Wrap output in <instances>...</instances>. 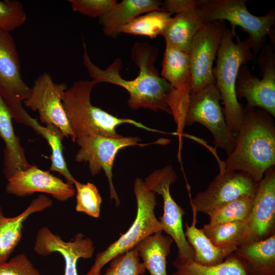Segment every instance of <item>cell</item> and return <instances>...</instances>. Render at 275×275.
I'll return each instance as SVG.
<instances>
[{"instance_id": "obj_27", "label": "cell", "mask_w": 275, "mask_h": 275, "mask_svg": "<svg viewBox=\"0 0 275 275\" xmlns=\"http://www.w3.org/2000/svg\"><path fill=\"white\" fill-rule=\"evenodd\" d=\"M203 24L196 9L189 10L172 17L162 36L166 43L189 53L193 39Z\"/></svg>"}, {"instance_id": "obj_3", "label": "cell", "mask_w": 275, "mask_h": 275, "mask_svg": "<svg viewBox=\"0 0 275 275\" xmlns=\"http://www.w3.org/2000/svg\"><path fill=\"white\" fill-rule=\"evenodd\" d=\"M97 84L94 80L79 79L74 82L64 92L62 103L70 126L76 139L88 135H97L113 138L123 136L116 127L127 123L152 132H159L135 120L118 118L91 102V94Z\"/></svg>"}, {"instance_id": "obj_24", "label": "cell", "mask_w": 275, "mask_h": 275, "mask_svg": "<svg viewBox=\"0 0 275 275\" xmlns=\"http://www.w3.org/2000/svg\"><path fill=\"white\" fill-rule=\"evenodd\" d=\"M173 242L171 236L164 235L162 231H159L148 236L135 246L150 275H168L167 258Z\"/></svg>"}, {"instance_id": "obj_8", "label": "cell", "mask_w": 275, "mask_h": 275, "mask_svg": "<svg viewBox=\"0 0 275 275\" xmlns=\"http://www.w3.org/2000/svg\"><path fill=\"white\" fill-rule=\"evenodd\" d=\"M218 90L215 84L190 94L184 126L197 122L206 127L214 138V144L228 155L235 147V139L229 130L220 104Z\"/></svg>"}, {"instance_id": "obj_1", "label": "cell", "mask_w": 275, "mask_h": 275, "mask_svg": "<svg viewBox=\"0 0 275 275\" xmlns=\"http://www.w3.org/2000/svg\"><path fill=\"white\" fill-rule=\"evenodd\" d=\"M83 47L84 65L97 84L106 82L124 88L129 94L127 103L132 109L143 108L155 112L162 111L171 114L168 101L173 87L159 75L155 66L158 54L157 47L147 42L134 43L131 57L139 68V74L135 78L127 80L120 74L122 63L120 59H116L105 69H102L92 61L85 43Z\"/></svg>"}, {"instance_id": "obj_20", "label": "cell", "mask_w": 275, "mask_h": 275, "mask_svg": "<svg viewBox=\"0 0 275 275\" xmlns=\"http://www.w3.org/2000/svg\"><path fill=\"white\" fill-rule=\"evenodd\" d=\"M12 119L8 105L0 96V138L5 146L3 173L7 179L17 171L25 169L31 166L20 139L15 133Z\"/></svg>"}, {"instance_id": "obj_12", "label": "cell", "mask_w": 275, "mask_h": 275, "mask_svg": "<svg viewBox=\"0 0 275 275\" xmlns=\"http://www.w3.org/2000/svg\"><path fill=\"white\" fill-rule=\"evenodd\" d=\"M67 88L66 83H56L49 74L43 72L35 80L30 96L23 103L32 111H38L41 123L57 126L64 137L75 142L62 103Z\"/></svg>"}, {"instance_id": "obj_14", "label": "cell", "mask_w": 275, "mask_h": 275, "mask_svg": "<svg viewBox=\"0 0 275 275\" xmlns=\"http://www.w3.org/2000/svg\"><path fill=\"white\" fill-rule=\"evenodd\" d=\"M225 29L223 21H215L204 24L195 35L189 53L191 73V94L215 83L212 74V65Z\"/></svg>"}, {"instance_id": "obj_32", "label": "cell", "mask_w": 275, "mask_h": 275, "mask_svg": "<svg viewBox=\"0 0 275 275\" xmlns=\"http://www.w3.org/2000/svg\"><path fill=\"white\" fill-rule=\"evenodd\" d=\"M111 261L105 273L99 275H143L147 270L140 262L136 246L116 256Z\"/></svg>"}, {"instance_id": "obj_22", "label": "cell", "mask_w": 275, "mask_h": 275, "mask_svg": "<svg viewBox=\"0 0 275 275\" xmlns=\"http://www.w3.org/2000/svg\"><path fill=\"white\" fill-rule=\"evenodd\" d=\"M193 221L191 225L185 224L184 234L194 252V261L203 266H212L222 262L229 255L234 253L236 247L225 248L215 246L201 229H198L197 215L198 213L191 208Z\"/></svg>"}, {"instance_id": "obj_5", "label": "cell", "mask_w": 275, "mask_h": 275, "mask_svg": "<svg viewBox=\"0 0 275 275\" xmlns=\"http://www.w3.org/2000/svg\"><path fill=\"white\" fill-rule=\"evenodd\" d=\"M246 0H198L196 11L203 24L215 21H228L231 33L237 36L236 26L240 27L248 34L246 38L255 60L261 49L266 44L268 36L274 46L275 11L270 10L262 16H256L248 10Z\"/></svg>"}, {"instance_id": "obj_6", "label": "cell", "mask_w": 275, "mask_h": 275, "mask_svg": "<svg viewBox=\"0 0 275 275\" xmlns=\"http://www.w3.org/2000/svg\"><path fill=\"white\" fill-rule=\"evenodd\" d=\"M133 191L137 203L135 219L128 230L105 250L98 253L86 275H99L103 267L116 256L135 247L148 236L162 231L161 224L155 214L157 204L155 194L148 189L144 181L135 179Z\"/></svg>"}, {"instance_id": "obj_19", "label": "cell", "mask_w": 275, "mask_h": 275, "mask_svg": "<svg viewBox=\"0 0 275 275\" xmlns=\"http://www.w3.org/2000/svg\"><path fill=\"white\" fill-rule=\"evenodd\" d=\"M53 201L44 194L34 199L19 214L8 217L0 206V264L8 260L22 237L24 223L32 214L42 212L52 206Z\"/></svg>"}, {"instance_id": "obj_35", "label": "cell", "mask_w": 275, "mask_h": 275, "mask_svg": "<svg viewBox=\"0 0 275 275\" xmlns=\"http://www.w3.org/2000/svg\"><path fill=\"white\" fill-rule=\"evenodd\" d=\"M0 275H42L28 256L20 253L0 264Z\"/></svg>"}, {"instance_id": "obj_36", "label": "cell", "mask_w": 275, "mask_h": 275, "mask_svg": "<svg viewBox=\"0 0 275 275\" xmlns=\"http://www.w3.org/2000/svg\"><path fill=\"white\" fill-rule=\"evenodd\" d=\"M197 4V0H166L162 4L161 10L172 14H177L195 9Z\"/></svg>"}, {"instance_id": "obj_30", "label": "cell", "mask_w": 275, "mask_h": 275, "mask_svg": "<svg viewBox=\"0 0 275 275\" xmlns=\"http://www.w3.org/2000/svg\"><path fill=\"white\" fill-rule=\"evenodd\" d=\"M254 194L238 198L213 209L207 214L209 224L246 221L252 209Z\"/></svg>"}, {"instance_id": "obj_26", "label": "cell", "mask_w": 275, "mask_h": 275, "mask_svg": "<svg viewBox=\"0 0 275 275\" xmlns=\"http://www.w3.org/2000/svg\"><path fill=\"white\" fill-rule=\"evenodd\" d=\"M23 124L32 128L46 140L51 153L50 171L59 173L67 183L73 185L76 179L69 171L64 156L62 141L64 136L61 130L52 124L41 125L37 119L32 118L28 113L24 115Z\"/></svg>"}, {"instance_id": "obj_16", "label": "cell", "mask_w": 275, "mask_h": 275, "mask_svg": "<svg viewBox=\"0 0 275 275\" xmlns=\"http://www.w3.org/2000/svg\"><path fill=\"white\" fill-rule=\"evenodd\" d=\"M246 223L244 244L264 240L275 234L274 166L267 170L258 183Z\"/></svg>"}, {"instance_id": "obj_9", "label": "cell", "mask_w": 275, "mask_h": 275, "mask_svg": "<svg viewBox=\"0 0 275 275\" xmlns=\"http://www.w3.org/2000/svg\"><path fill=\"white\" fill-rule=\"evenodd\" d=\"M31 91V88L22 78L14 40L10 32L0 28V96L17 123H22L26 111L22 102L29 97Z\"/></svg>"}, {"instance_id": "obj_28", "label": "cell", "mask_w": 275, "mask_h": 275, "mask_svg": "<svg viewBox=\"0 0 275 275\" xmlns=\"http://www.w3.org/2000/svg\"><path fill=\"white\" fill-rule=\"evenodd\" d=\"M216 246L238 248L243 244L247 232L246 221L205 224L201 229Z\"/></svg>"}, {"instance_id": "obj_11", "label": "cell", "mask_w": 275, "mask_h": 275, "mask_svg": "<svg viewBox=\"0 0 275 275\" xmlns=\"http://www.w3.org/2000/svg\"><path fill=\"white\" fill-rule=\"evenodd\" d=\"M141 141L138 137L113 138L97 135H88L76 139L79 148L75 156V160L88 162L92 176L103 169L108 181L110 198L115 200L116 206L120 202L113 182L112 168L115 157L119 150L125 147H143L149 144L139 143Z\"/></svg>"}, {"instance_id": "obj_18", "label": "cell", "mask_w": 275, "mask_h": 275, "mask_svg": "<svg viewBox=\"0 0 275 275\" xmlns=\"http://www.w3.org/2000/svg\"><path fill=\"white\" fill-rule=\"evenodd\" d=\"M34 250L43 257L59 253L65 262L64 275H78V260L92 258L95 247L93 241L81 233H77L72 240L66 241L48 227H43L36 235Z\"/></svg>"}, {"instance_id": "obj_4", "label": "cell", "mask_w": 275, "mask_h": 275, "mask_svg": "<svg viewBox=\"0 0 275 275\" xmlns=\"http://www.w3.org/2000/svg\"><path fill=\"white\" fill-rule=\"evenodd\" d=\"M216 66L212 69L215 85L224 105L227 126L235 138L238 134L244 109L236 94L238 70L242 64L254 60L248 40H240L230 30L225 29L217 53Z\"/></svg>"}, {"instance_id": "obj_15", "label": "cell", "mask_w": 275, "mask_h": 275, "mask_svg": "<svg viewBox=\"0 0 275 275\" xmlns=\"http://www.w3.org/2000/svg\"><path fill=\"white\" fill-rule=\"evenodd\" d=\"M161 77L173 87L168 105L175 121H184L191 89L189 54L166 43L162 64Z\"/></svg>"}, {"instance_id": "obj_13", "label": "cell", "mask_w": 275, "mask_h": 275, "mask_svg": "<svg viewBox=\"0 0 275 275\" xmlns=\"http://www.w3.org/2000/svg\"><path fill=\"white\" fill-rule=\"evenodd\" d=\"M257 184L246 173L221 169L205 190L192 199L190 197L191 208L197 213L207 214L220 206L254 195Z\"/></svg>"}, {"instance_id": "obj_25", "label": "cell", "mask_w": 275, "mask_h": 275, "mask_svg": "<svg viewBox=\"0 0 275 275\" xmlns=\"http://www.w3.org/2000/svg\"><path fill=\"white\" fill-rule=\"evenodd\" d=\"M234 253L256 275H275V234L264 240L241 245Z\"/></svg>"}, {"instance_id": "obj_33", "label": "cell", "mask_w": 275, "mask_h": 275, "mask_svg": "<svg viewBox=\"0 0 275 275\" xmlns=\"http://www.w3.org/2000/svg\"><path fill=\"white\" fill-rule=\"evenodd\" d=\"M26 20V12L19 1L0 0V28L10 32L22 26Z\"/></svg>"}, {"instance_id": "obj_29", "label": "cell", "mask_w": 275, "mask_h": 275, "mask_svg": "<svg viewBox=\"0 0 275 275\" xmlns=\"http://www.w3.org/2000/svg\"><path fill=\"white\" fill-rule=\"evenodd\" d=\"M172 14L155 10L138 16L122 27L119 32L133 35L147 36L151 39L162 35L171 20Z\"/></svg>"}, {"instance_id": "obj_34", "label": "cell", "mask_w": 275, "mask_h": 275, "mask_svg": "<svg viewBox=\"0 0 275 275\" xmlns=\"http://www.w3.org/2000/svg\"><path fill=\"white\" fill-rule=\"evenodd\" d=\"M73 11L90 17H100L117 3L116 0H69Z\"/></svg>"}, {"instance_id": "obj_17", "label": "cell", "mask_w": 275, "mask_h": 275, "mask_svg": "<svg viewBox=\"0 0 275 275\" xmlns=\"http://www.w3.org/2000/svg\"><path fill=\"white\" fill-rule=\"evenodd\" d=\"M6 192L17 197H26L36 193L50 195L58 201H66L75 194L73 185L64 182L36 165L17 171L7 179Z\"/></svg>"}, {"instance_id": "obj_7", "label": "cell", "mask_w": 275, "mask_h": 275, "mask_svg": "<svg viewBox=\"0 0 275 275\" xmlns=\"http://www.w3.org/2000/svg\"><path fill=\"white\" fill-rule=\"evenodd\" d=\"M260 74L251 73L246 64L240 67L236 82L237 98H244L246 108L260 107L275 117V50L271 44H265L258 53Z\"/></svg>"}, {"instance_id": "obj_31", "label": "cell", "mask_w": 275, "mask_h": 275, "mask_svg": "<svg viewBox=\"0 0 275 275\" xmlns=\"http://www.w3.org/2000/svg\"><path fill=\"white\" fill-rule=\"evenodd\" d=\"M73 185L76 194V211L99 217L102 198L97 187L92 183H82L76 180Z\"/></svg>"}, {"instance_id": "obj_21", "label": "cell", "mask_w": 275, "mask_h": 275, "mask_svg": "<svg viewBox=\"0 0 275 275\" xmlns=\"http://www.w3.org/2000/svg\"><path fill=\"white\" fill-rule=\"evenodd\" d=\"M162 4L159 0H123L99 17V23L105 35L116 39L122 27L144 13L161 10Z\"/></svg>"}, {"instance_id": "obj_23", "label": "cell", "mask_w": 275, "mask_h": 275, "mask_svg": "<svg viewBox=\"0 0 275 275\" xmlns=\"http://www.w3.org/2000/svg\"><path fill=\"white\" fill-rule=\"evenodd\" d=\"M173 264L176 270L172 275H256L234 252L221 263L212 266L201 265L178 255Z\"/></svg>"}, {"instance_id": "obj_2", "label": "cell", "mask_w": 275, "mask_h": 275, "mask_svg": "<svg viewBox=\"0 0 275 275\" xmlns=\"http://www.w3.org/2000/svg\"><path fill=\"white\" fill-rule=\"evenodd\" d=\"M273 116L260 107L244 109L235 147L221 169L242 172L258 183L275 166V126Z\"/></svg>"}, {"instance_id": "obj_10", "label": "cell", "mask_w": 275, "mask_h": 275, "mask_svg": "<svg viewBox=\"0 0 275 275\" xmlns=\"http://www.w3.org/2000/svg\"><path fill=\"white\" fill-rule=\"evenodd\" d=\"M177 175L171 166L155 171L145 178L146 187L162 197L163 213L159 217L162 231L171 236L176 244L178 255L189 261L194 259V252L185 237L182 219L184 209L174 201L170 194V185L177 179Z\"/></svg>"}]
</instances>
